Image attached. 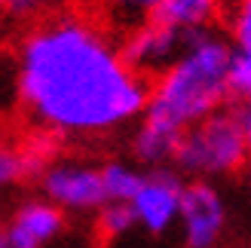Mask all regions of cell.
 I'll return each instance as SVG.
<instances>
[{
	"instance_id": "6da1fadb",
	"label": "cell",
	"mask_w": 251,
	"mask_h": 248,
	"mask_svg": "<svg viewBox=\"0 0 251 248\" xmlns=\"http://www.w3.org/2000/svg\"><path fill=\"white\" fill-rule=\"evenodd\" d=\"M16 95L43 135L92 138L144 114L150 83L95 22L58 12L19 40Z\"/></svg>"
},
{
	"instance_id": "7a4b0ae2",
	"label": "cell",
	"mask_w": 251,
	"mask_h": 248,
	"mask_svg": "<svg viewBox=\"0 0 251 248\" xmlns=\"http://www.w3.org/2000/svg\"><path fill=\"white\" fill-rule=\"evenodd\" d=\"M233 55L236 52H230L221 37L208 31H190L187 49L150 83L144 120L187 132L224 110L221 104L233 95Z\"/></svg>"
},
{
	"instance_id": "3957f363",
	"label": "cell",
	"mask_w": 251,
	"mask_h": 248,
	"mask_svg": "<svg viewBox=\"0 0 251 248\" xmlns=\"http://www.w3.org/2000/svg\"><path fill=\"white\" fill-rule=\"evenodd\" d=\"M251 159L248 150V129L242 114L233 110H218L208 120L196 123L193 129L184 132L181 150L175 166L196 181L205 178H221L239 172Z\"/></svg>"
},
{
	"instance_id": "277c9868",
	"label": "cell",
	"mask_w": 251,
	"mask_h": 248,
	"mask_svg": "<svg viewBox=\"0 0 251 248\" xmlns=\"http://www.w3.org/2000/svg\"><path fill=\"white\" fill-rule=\"evenodd\" d=\"M43 199H49L65 215H89L107 205L101 166H89L80 159H52L40 175Z\"/></svg>"
},
{
	"instance_id": "5b68a950",
	"label": "cell",
	"mask_w": 251,
	"mask_h": 248,
	"mask_svg": "<svg viewBox=\"0 0 251 248\" xmlns=\"http://www.w3.org/2000/svg\"><path fill=\"white\" fill-rule=\"evenodd\" d=\"M187 34L169 22L147 19L123 40V58L138 71V74H162L175 58L187 49Z\"/></svg>"
},
{
	"instance_id": "8992f818",
	"label": "cell",
	"mask_w": 251,
	"mask_h": 248,
	"mask_svg": "<svg viewBox=\"0 0 251 248\" xmlns=\"http://www.w3.org/2000/svg\"><path fill=\"white\" fill-rule=\"evenodd\" d=\"M227 227V208L208 181H190L181 199V230L187 248H215Z\"/></svg>"
},
{
	"instance_id": "52a82bcc",
	"label": "cell",
	"mask_w": 251,
	"mask_h": 248,
	"mask_svg": "<svg viewBox=\"0 0 251 248\" xmlns=\"http://www.w3.org/2000/svg\"><path fill=\"white\" fill-rule=\"evenodd\" d=\"M181 178L169 169H153L150 175H144V184L138 196L132 199V212L138 218V227H144L147 233H166L175 221H181V199H184Z\"/></svg>"
},
{
	"instance_id": "ba28073f",
	"label": "cell",
	"mask_w": 251,
	"mask_h": 248,
	"mask_svg": "<svg viewBox=\"0 0 251 248\" xmlns=\"http://www.w3.org/2000/svg\"><path fill=\"white\" fill-rule=\"evenodd\" d=\"M61 230H65L61 208H55L49 199H25L0 233V248H46L61 236Z\"/></svg>"
},
{
	"instance_id": "9c48e42d",
	"label": "cell",
	"mask_w": 251,
	"mask_h": 248,
	"mask_svg": "<svg viewBox=\"0 0 251 248\" xmlns=\"http://www.w3.org/2000/svg\"><path fill=\"white\" fill-rule=\"evenodd\" d=\"M181 141H184V132L162 126V123H153V120H144L132 135V153H135L138 163L162 169L166 163L178 159Z\"/></svg>"
},
{
	"instance_id": "30bf717a",
	"label": "cell",
	"mask_w": 251,
	"mask_h": 248,
	"mask_svg": "<svg viewBox=\"0 0 251 248\" xmlns=\"http://www.w3.org/2000/svg\"><path fill=\"white\" fill-rule=\"evenodd\" d=\"M215 12H218V0H162L150 19L169 22L181 31H205V25L215 19Z\"/></svg>"
},
{
	"instance_id": "8fae6325",
	"label": "cell",
	"mask_w": 251,
	"mask_h": 248,
	"mask_svg": "<svg viewBox=\"0 0 251 248\" xmlns=\"http://www.w3.org/2000/svg\"><path fill=\"white\" fill-rule=\"evenodd\" d=\"M101 178H104V193H107V202H132L138 190L144 184V175L126 163H104L101 166Z\"/></svg>"
},
{
	"instance_id": "7c38bea8",
	"label": "cell",
	"mask_w": 251,
	"mask_h": 248,
	"mask_svg": "<svg viewBox=\"0 0 251 248\" xmlns=\"http://www.w3.org/2000/svg\"><path fill=\"white\" fill-rule=\"evenodd\" d=\"M132 227H138L132 202H107L101 212H95V236L101 242H114L126 236Z\"/></svg>"
},
{
	"instance_id": "4fadbf2b",
	"label": "cell",
	"mask_w": 251,
	"mask_h": 248,
	"mask_svg": "<svg viewBox=\"0 0 251 248\" xmlns=\"http://www.w3.org/2000/svg\"><path fill=\"white\" fill-rule=\"evenodd\" d=\"M230 80H233V95H239L245 107H242V114L251 117V52H236L233 55V74H230Z\"/></svg>"
},
{
	"instance_id": "5bb4252c",
	"label": "cell",
	"mask_w": 251,
	"mask_h": 248,
	"mask_svg": "<svg viewBox=\"0 0 251 248\" xmlns=\"http://www.w3.org/2000/svg\"><path fill=\"white\" fill-rule=\"evenodd\" d=\"M230 34L242 52H251V0H239L230 19Z\"/></svg>"
},
{
	"instance_id": "9a60e30c",
	"label": "cell",
	"mask_w": 251,
	"mask_h": 248,
	"mask_svg": "<svg viewBox=\"0 0 251 248\" xmlns=\"http://www.w3.org/2000/svg\"><path fill=\"white\" fill-rule=\"evenodd\" d=\"M0 6H3V12L12 19H34L37 12L52 6V0H0Z\"/></svg>"
},
{
	"instance_id": "2e32d148",
	"label": "cell",
	"mask_w": 251,
	"mask_h": 248,
	"mask_svg": "<svg viewBox=\"0 0 251 248\" xmlns=\"http://www.w3.org/2000/svg\"><path fill=\"white\" fill-rule=\"evenodd\" d=\"M110 6H114L120 16L126 19H138V16H153V12L159 9L162 0H107Z\"/></svg>"
},
{
	"instance_id": "e0dca14e",
	"label": "cell",
	"mask_w": 251,
	"mask_h": 248,
	"mask_svg": "<svg viewBox=\"0 0 251 248\" xmlns=\"http://www.w3.org/2000/svg\"><path fill=\"white\" fill-rule=\"evenodd\" d=\"M242 120H245V129H248V150H251V117L242 114Z\"/></svg>"
},
{
	"instance_id": "ac0fdd59",
	"label": "cell",
	"mask_w": 251,
	"mask_h": 248,
	"mask_svg": "<svg viewBox=\"0 0 251 248\" xmlns=\"http://www.w3.org/2000/svg\"><path fill=\"white\" fill-rule=\"evenodd\" d=\"M248 193H251V175H248Z\"/></svg>"
}]
</instances>
